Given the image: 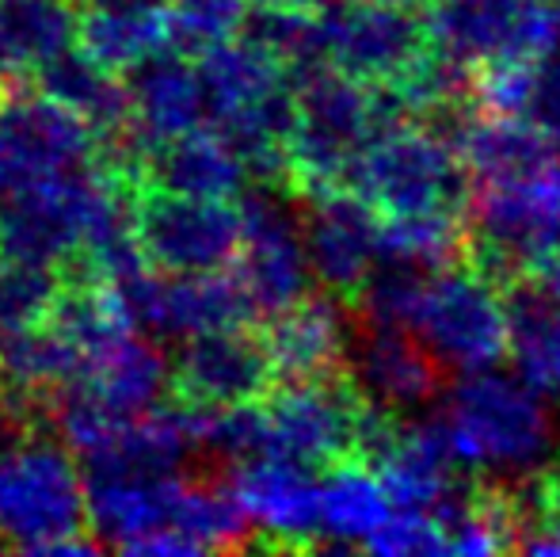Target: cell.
I'll return each instance as SVG.
<instances>
[{"mask_svg": "<svg viewBox=\"0 0 560 557\" xmlns=\"http://www.w3.org/2000/svg\"><path fill=\"white\" fill-rule=\"evenodd\" d=\"M84 474L54 428L15 431L0 443V550L96 554Z\"/></svg>", "mask_w": 560, "mask_h": 557, "instance_id": "cell-1", "label": "cell"}, {"mask_svg": "<svg viewBox=\"0 0 560 557\" xmlns=\"http://www.w3.org/2000/svg\"><path fill=\"white\" fill-rule=\"evenodd\" d=\"M462 264L495 287L560 260V156L523 176L469 184Z\"/></svg>", "mask_w": 560, "mask_h": 557, "instance_id": "cell-2", "label": "cell"}, {"mask_svg": "<svg viewBox=\"0 0 560 557\" xmlns=\"http://www.w3.org/2000/svg\"><path fill=\"white\" fill-rule=\"evenodd\" d=\"M343 187L377 218H462L469 202V172L457 149L420 119L377 130L347 164Z\"/></svg>", "mask_w": 560, "mask_h": 557, "instance_id": "cell-3", "label": "cell"}, {"mask_svg": "<svg viewBox=\"0 0 560 557\" xmlns=\"http://www.w3.org/2000/svg\"><path fill=\"white\" fill-rule=\"evenodd\" d=\"M374 402L362 394L354 371L310 382H275L259 397L264 459L328 474L347 462H362V431Z\"/></svg>", "mask_w": 560, "mask_h": 557, "instance_id": "cell-4", "label": "cell"}, {"mask_svg": "<svg viewBox=\"0 0 560 557\" xmlns=\"http://www.w3.org/2000/svg\"><path fill=\"white\" fill-rule=\"evenodd\" d=\"M423 20L435 54L472 77L560 43V0H431Z\"/></svg>", "mask_w": 560, "mask_h": 557, "instance_id": "cell-5", "label": "cell"}, {"mask_svg": "<svg viewBox=\"0 0 560 557\" xmlns=\"http://www.w3.org/2000/svg\"><path fill=\"white\" fill-rule=\"evenodd\" d=\"M317 35L320 61L362 84L393 92L408 89L435 54L423 8L405 4L343 0L332 12L325 8L317 15Z\"/></svg>", "mask_w": 560, "mask_h": 557, "instance_id": "cell-6", "label": "cell"}, {"mask_svg": "<svg viewBox=\"0 0 560 557\" xmlns=\"http://www.w3.org/2000/svg\"><path fill=\"white\" fill-rule=\"evenodd\" d=\"M100 161L92 130L31 81L0 89V202Z\"/></svg>", "mask_w": 560, "mask_h": 557, "instance_id": "cell-7", "label": "cell"}, {"mask_svg": "<svg viewBox=\"0 0 560 557\" xmlns=\"http://www.w3.org/2000/svg\"><path fill=\"white\" fill-rule=\"evenodd\" d=\"M412 333L450 374L495 367L508 356L503 290L469 264H454L428 279Z\"/></svg>", "mask_w": 560, "mask_h": 557, "instance_id": "cell-8", "label": "cell"}, {"mask_svg": "<svg viewBox=\"0 0 560 557\" xmlns=\"http://www.w3.org/2000/svg\"><path fill=\"white\" fill-rule=\"evenodd\" d=\"M133 237L153 271H222L241 248V207L229 199H195L156 187H133Z\"/></svg>", "mask_w": 560, "mask_h": 557, "instance_id": "cell-9", "label": "cell"}, {"mask_svg": "<svg viewBox=\"0 0 560 557\" xmlns=\"http://www.w3.org/2000/svg\"><path fill=\"white\" fill-rule=\"evenodd\" d=\"M446 431L465 466H530L549 443L538 397L523 382L477 371L450 394Z\"/></svg>", "mask_w": 560, "mask_h": 557, "instance_id": "cell-10", "label": "cell"}, {"mask_svg": "<svg viewBox=\"0 0 560 557\" xmlns=\"http://www.w3.org/2000/svg\"><path fill=\"white\" fill-rule=\"evenodd\" d=\"M241 248H236V282L248 294L256 317L294 305L310 294V264H305L302 230L290 218L287 192L256 184L241 192Z\"/></svg>", "mask_w": 560, "mask_h": 557, "instance_id": "cell-11", "label": "cell"}, {"mask_svg": "<svg viewBox=\"0 0 560 557\" xmlns=\"http://www.w3.org/2000/svg\"><path fill=\"white\" fill-rule=\"evenodd\" d=\"M275 386V367L259 328L229 325L184 336L168 367V397L202 409L259 402Z\"/></svg>", "mask_w": 560, "mask_h": 557, "instance_id": "cell-12", "label": "cell"}, {"mask_svg": "<svg viewBox=\"0 0 560 557\" xmlns=\"http://www.w3.org/2000/svg\"><path fill=\"white\" fill-rule=\"evenodd\" d=\"M252 520V550H320V477L279 459L241 462L229 477Z\"/></svg>", "mask_w": 560, "mask_h": 557, "instance_id": "cell-13", "label": "cell"}, {"mask_svg": "<svg viewBox=\"0 0 560 557\" xmlns=\"http://www.w3.org/2000/svg\"><path fill=\"white\" fill-rule=\"evenodd\" d=\"M302 202L310 207L302 225L305 264L328 294L351 305L377 264V214L347 187H320Z\"/></svg>", "mask_w": 560, "mask_h": 557, "instance_id": "cell-14", "label": "cell"}, {"mask_svg": "<svg viewBox=\"0 0 560 557\" xmlns=\"http://www.w3.org/2000/svg\"><path fill=\"white\" fill-rule=\"evenodd\" d=\"M275 382H310L351 371V310L336 294H302L271 313L264 333Z\"/></svg>", "mask_w": 560, "mask_h": 557, "instance_id": "cell-15", "label": "cell"}, {"mask_svg": "<svg viewBox=\"0 0 560 557\" xmlns=\"http://www.w3.org/2000/svg\"><path fill=\"white\" fill-rule=\"evenodd\" d=\"M351 310V305H347ZM354 351H359V374L354 382L362 394L382 409H412V405H428L443 394L446 371L423 340L405 325H362L351 317Z\"/></svg>", "mask_w": 560, "mask_h": 557, "instance_id": "cell-16", "label": "cell"}, {"mask_svg": "<svg viewBox=\"0 0 560 557\" xmlns=\"http://www.w3.org/2000/svg\"><path fill=\"white\" fill-rule=\"evenodd\" d=\"M133 187H156L195 199H236L248 187L241 156L207 127L149 141L133 169Z\"/></svg>", "mask_w": 560, "mask_h": 557, "instance_id": "cell-17", "label": "cell"}, {"mask_svg": "<svg viewBox=\"0 0 560 557\" xmlns=\"http://www.w3.org/2000/svg\"><path fill=\"white\" fill-rule=\"evenodd\" d=\"M130 115L145 141L207 127V89L191 54L161 50L130 69Z\"/></svg>", "mask_w": 560, "mask_h": 557, "instance_id": "cell-18", "label": "cell"}, {"mask_svg": "<svg viewBox=\"0 0 560 557\" xmlns=\"http://www.w3.org/2000/svg\"><path fill=\"white\" fill-rule=\"evenodd\" d=\"M77 0H0V46L20 77L77 43Z\"/></svg>", "mask_w": 560, "mask_h": 557, "instance_id": "cell-19", "label": "cell"}, {"mask_svg": "<svg viewBox=\"0 0 560 557\" xmlns=\"http://www.w3.org/2000/svg\"><path fill=\"white\" fill-rule=\"evenodd\" d=\"M393 515V500L382 481L362 462H347L320 474V546L351 543L362 546Z\"/></svg>", "mask_w": 560, "mask_h": 557, "instance_id": "cell-20", "label": "cell"}, {"mask_svg": "<svg viewBox=\"0 0 560 557\" xmlns=\"http://www.w3.org/2000/svg\"><path fill=\"white\" fill-rule=\"evenodd\" d=\"M77 43L104 69L126 77L153 54L168 50V23H164V12H96V8H84V15L77 20Z\"/></svg>", "mask_w": 560, "mask_h": 557, "instance_id": "cell-21", "label": "cell"}, {"mask_svg": "<svg viewBox=\"0 0 560 557\" xmlns=\"http://www.w3.org/2000/svg\"><path fill=\"white\" fill-rule=\"evenodd\" d=\"M515 504V550L560 554V454L511 489Z\"/></svg>", "mask_w": 560, "mask_h": 557, "instance_id": "cell-22", "label": "cell"}, {"mask_svg": "<svg viewBox=\"0 0 560 557\" xmlns=\"http://www.w3.org/2000/svg\"><path fill=\"white\" fill-rule=\"evenodd\" d=\"M61 290V276L43 264L0 256V336L31 328L50 313Z\"/></svg>", "mask_w": 560, "mask_h": 557, "instance_id": "cell-23", "label": "cell"}, {"mask_svg": "<svg viewBox=\"0 0 560 557\" xmlns=\"http://www.w3.org/2000/svg\"><path fill=\"white\" fill-rule=\"evenodd\" d=\"M244 8L248 0H176V4L164 12L168 23V50L179 54H199L207 50L218 38L236 35L244 20Z\"/></svg>", "mask_w": 560, "mask_h": 557, "instance_id": "cell-24", "label": "cell"}, {"mask_svg": "<svg viewBox=\"0 0 560 557\" xmlns=\"http://www.w3.org/2000/svg\"><path fill=\"white\" fill-rule=\"evenodd\" d=\"M362 550L385 554V557H408V554H450L446 535L428 512H408L393 508V515L377 531H370Z\"/></svg>", "mask_w": 560, "mask_h": 557, "instance_id": "cell-25", "label": "cell"}, {"mask_svg": "<svg viewBox=\"0 0 560 557\" xmlns=\"http://www.w3.org/2000/svg\"><path fill=\"white\" fill-rule=\"evenodd\" d=\"M176 0H77V8H96V12H168Z\"/></svg>", "mask_w": 560, "mask_h": 557, "instance_id": "cell-26", "label": "cell"}, {"mask_svg": "<svg viewBox=\"0 0 560 557\" xmlns=\"http://www.w3.org/2000/svg\"><path fill=\"white\" fill-rule=\"evenodd\" d=\"M252 8H271V12H298V15H317L325 12L328 0H248Z\"/></svg>", "mask_w": 560, "mask_h": 557, "instance_id": "cell-27", "label": "cell"}, {"mask_svg": "<svg viewBox=\"0 0 560 557\" xmlns=\"http://www.w3.org/2000/svg\"><path fill=\"white\" fill-rule=\"evenodd\" d=\"M15 81H27V77L15 73L12 61H8V54H4V46H0V89H8V84H15Z\"/></svg>", "mask_w": 560, "mask_h": 557, "instance_id": "cell-28", "label": "cell"}, {"mask_svg": "<svg viewBox=\"0 0 560 557\" xmlns=\"http://www.w3.org/2000/svg\"><path fill=\"white\" fill-rule=\"evenodd\" d=\"M366 4H405V8H428L431 0H366Z\"/></svg>", "mask_w": 560, "mask_h": 557, "instance_id": "cell-29", "label": "cell"}]
</instances>
